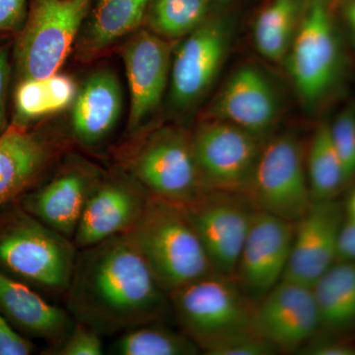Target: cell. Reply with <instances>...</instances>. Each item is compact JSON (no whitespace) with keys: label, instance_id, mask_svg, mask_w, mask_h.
<instances>
[{"label":"cell","instance_id":"14","mask_svg":"<svg viewBox=\"0 0 355 355\" xmlns=\"http://www.w3.org/2000/svg\"><path fill=\"white\" fill-rule=\"evenodd\" d=\"M149 197L150 193L132 177L99 181L86 202L72 239L77 249L130 232L141 218Z\"/></svg>","mask_w":355,"mask_h":355},{"label":"cell","instance_id":"16","mask_svg":"<svg viewBox=\"0 0 355 355\" xmlns=\"http://www.w3.org/2000/svg\"><path fill=\"white\" fill-rule=\"evenodd\" d=\"M279 111V99L270 79L258 67L245 64L222 86L209 118L227 121L265 139Z\"/></svg>","mask_w":355,"mask_h":355},{"label":"cell","instance_id":"38","mask_svg":"<svg viewBox=\"0 0 355 355\" xmlns=\"http://www.w3.org/2000/svg\"><path fill=\"white\" fill-rule=\"evenodd\" d=\"M347 216L355 218V190L349 196L347 203Z\"/></svg>","mask_w":355,"mask_h":355},{"label":"cell","instance_id":"37","mask_svg":"<svg viewBox=\"0 0 355 355\" xmlns=\"http://www.w3.org/2000/svg\"><path fill=\"white\" fill-rule=\"evenodd\" d=\"M345 18L355 39V0H350L345 8Z\"/></svg>","mask_w":355,"mask_h":355},{"label":"cell","instance_id":"33","mask_svg":"<svg viewBox=\"0 0 355 355\" xmlns=\"http://www.w3.org/2000/svg\"><path fill=\"white\" fill-rule=\"evenodd\" d=\"M27 18V0H0V32L20 31Z\"/></svg>","mask_w":355,"mask_h":355},{"label":"cell","instance_id":"22","mask_svg":"<svg viewBox=\"0 0 355 355\" xmlns=\"http://www.w3.org/2000/svg\"><path fill=\"white\" fill-rule=\"evenodd\" d=\"M151 0H95L83 51L94 55L135 32L146 19Z\"/></svg>","mask_w":355,"mask_h":355},{"label":"cell","instance_id":"29","mask_svg":"<svg viewBox=\"0 0 355 355\" xmlns=\"http://www.w3.org/2000/svg\"><path fill=\"white\" fill-rule=\"evenodd\" d=\"M277 350L256 329H250L218 338L202 352L209 355H272Z\"/></svg>","mask_w":355,"mask_h":355},{"label":"cell","instance_id":"20","mask_svg":"<svg viewBox=\"0 0 355 355\" xmlns=\"http://www.w3.org/2000/svg\"><path fill=\"white\" fill-rule=\"evenodd\" d=\"M123 107L121 84L109 70L92 74L76 96L72 110L74 137L85 146L101 142L116 125Z\"/></svg>","mask_w":355,"mask_h":355},{"label":"cell","instance_id":"13","mask_svg":"<svg viewBox=\"0 0 355 355\" xmlns=\"http://www.w3.org/2000/svg\"><path fill=\"white\" fill-rule=\"evenodd\" d=\"M253 323L277 349H300L322 329L312 286L282 279L254 303Z\"/></svg>","mask_w":355,"mask_h":355},{"label":"cell","instance_id":"34","mask_svg":"<svg viewBox=\"0 0 355 355\" xmlns=\"http://www.w3.org/2000/svg\"><path fill=\"white\" fill-rule=\"evenodd\" d=\"M309 355H355V345L342 340H320L303 345L299 352Z\"/></svg>","mask_w":355,"mask_h":355},{"label":"cell","instance_id":"36","mask_svg":"<svg viewBox=\"0 0 355 355\" xmlns=\"http://www.w3.org/2000/svg\"><path fill=\"white\" fill-rule=\"evenodd\" d=\"M9 77H10V64H9L8 51L6 49H0V135L7 130L6 103Z\"/></svg>","mask_w":355,"mask_h":355},{"label":"cell","instance_id":"26","mask_svg":"<svg viewBox=\"0 0 355 355\" xmlns=\"http://www.w3.org/2000/svg\"><path fill=\"white\" fill-rule=\"evenodd\" d=\"M298 0H273L257 18L254 41L266 60L286 58L298 27Z\"/></svg>","mask_w":355,"mask_h":355},{"label":"cell","instance_id":"32","mask_svg":"<svg viewBox=\"0 0 355 355\" xmlns=\"http://www.w3.org/2000/svg\"><path fill=\"white\" fill-rule=\"evenodd\" d=\"M33 345L17 333L0 312V355H28Z\"/></svg>","mask_w":355,"mask_h":355},{"label":"cell","instance_id":"21","mask_svg":"<svg viewBox=\"0 0 355 355\" xmlns=\"http://www.w3.org/2000/svg\"><path fill=\"white\" fill-rule=\"evenodd\" d=\"M51 147L23 128L0 135V207L25 190L50 164Z\"/></svg>","mask_w":355,"mask_h":355},{"label":"cell","instance_id":"25","mask_svg":"<svg viewBox=\"0 0 355 355\" xmlns=\"http://www.w3.org/2000/svg\"><path fill=\"white\" fill-rule=\"evenodd\" d=\"M305 160L312 200H334L349 186L331 140L329 123L317 128Z\"/></svg>","mask_w":355,"mask_h":355},{"label":"cell","instance_id":"4","mask_svg":"<svg viewBox=\"0 0 355 355\" xmlns=\"http://www.w3.org/2000/svg\"><path fill=\"white\" fill-rule=\"evenodd\" d=\"M78 249L35 216H17L0 230V265L40 289L65 295Z\"/></svg>","mask_w":355,"mask_h":355},{"label":"cell","instance_id":"24","mask_svg":"<svg viewBox=\"0 0 355 355\" xmlns=\"http://www.w3.org/2000/svg\"><path fill=\"white\" fill-rule=\"evenodd\" d=\"M76 96V84L64 74L21 80L15 96L18 121L21 125L62 111L73 104Z\"/></svg>","mask_w":355,"mask_h":355},{"label":"cell","instance_id":"6","mask_svg":"<svg viewBox=\"0 0 355 355\" xmlns=\"http://www.w3.org/2000/svg\"><path fill=\"white\" fill-rule=\"evenodd\" d=\"M90 9V0H33L16 43L21 80L58 73Z\"/></svg>","mask_w":355,"mask_h":355},{"label":"cell","instance_id":"12","mask_svg":"<svg viewBox=\"0 0 355 355\" xmlns=\"http://www.w3.org/2000/svg\"><path fill=\"white\" fill-rule=\"evenodd\" d=\"M230 34L225 21L207 17L180 44L170 73L175 108H190L209 90L227 55Z\"/></svg>","mask_w":355,"mask_h":355},{"label":"cell","instance_id":"11","mask_svg":"<svg viewBox=\"0 0 355 355\" xmlns=\"http://www.w3.org/2000/svg\"><path fill=\"white\" fill-rule=\"evenodd\" d=\"M295 222L257 210L236 266L234 279L253 301H260L284 277Z\"/></svg>","mask_w":355,"mask_h":355},{"label":"cell","instance_id":"23","mask_svg":"<svg viewBox=\"0 0 355 355\" xmlns=\"http://www.w3.org/2000/svg\"><path fill=\"white\" fill-rule=\"evenodd\" d=\"M321 328L331 331L355 327V263L338 261L312 286Z\"/></svg>","mask_w":355,"mask_h":355},{"label":"cell","instance_id":"19","mask_svg":"<svg viewBox=\"0 0 355 355\" xmlns=\"http://www.w3.org/2000/svg\"><path fill=\"white\" fill-rule=\"evenodd\" d=\"M0 312L21 330L46 340L53 352L64 343L76 324L69 312L51 304L24 282L2 272Z\"/></svg>","mask_w":355,"mask_h":355},{"label":"cell","instance_id":"31","mask_svg":"<svg viewBox=\"0 0 355 355\" xmlns=\"http://www.w3.org/2000/svg\"><path fill=\"white\" fill-rule=\"evenodd\" d=\"M102 336L87 324L76 321L73 328L64 343L53 350L55 355L103 354Z\"/></svg>","mask_w":355,"mask_h":355},{"label":"cell","instance_id":"28","mask_svg":"<svg viewBox=\"0 0 355 355\" xmlns=\"http://www.w3.org/2000/svg\"><path fill=\"white\" fill-rule=\"evenodd\" d=\"M212 0H151L146 14L150 31L161 38L188 36L207 20Z\"/></svg>","mask_w":355,"mask_h":355},{"label":"cell","instance_id":"7","mask_svg":"<svg viewBox=\"0 0 355 355\" xmlns=\"http://www.w3.org/2000/svg\"><path fill=\"white\" fill-rule=\"evenodd\" d=\"M305 158L300 141L291 133L266 140L245 197L257 210L299 220L313 202Z\"/></svg>","mask_w":355,"mask_h":355},{"label":"cell","instance_id":"27","mask_svg":"<svg viewBox=\"0 0 355 355\" xmlns=\"http://www.w3.org/2000/svg\"><path fill=\"white\" fill-rule=\"evenodd\" d=\"M112 350L119 355H195L200 352L183 331L171 330L157 322L123 331Z\"/></svg>","mask_w":355,"mask_h":355},{"label":"cell","instance_id":"10","mask_svg":"<svg viewBox=\"0 0 355 355\" xmlns=\"http://www.w3.org/2000/svg\"><path fill=\"white\" fill-rule=\"evenodd\" d=\"M184 205L214 272L234 279L257 209L242 193L214 190Z\"/></svg>","mask_w":355,"mask_h":355},{"label":"cell","instance_id":"1","mask_svg":"<svg viewBox=\"0 0 355 355\" xmlns=\"http://www.w3.org/2000/svg\"><path fill=\"white\" fill-rule=\"evenodd\" d=\"M64 296L74 320L102 336L160 321L172 312L169 295L128 233L78 250Z\"/></svg>","mask_w":355,"mask_h":355},{"label":"cell","instance_id":"30","mask_svg":"<svg viewBox=\"0 0 355 355\" xmlns=\"http://www.w3.org/2000/svg\"><path fill=\"white\" fill-rule=\"evenodd\" d=\"M329 128L349 184L355 180V110H343L333 123H329Z\"/></svg>","mask_w":355,"mask_h":355},{"label":"cell","instance_id":"8","mask_svg":"<svg viewBox=\"0 0 355 355\" xmlns=\"http://www.w3.org/2000/svg\"><path fill=\"white\" fill-rule=\"evenodd\" d=\"M130 176L150 195L186 203L207 191L198 171L191 137L164 128L153 133L132 154Z\"/></svg>","mask_w":355,"mask_h":355},{"label":"cell","instance_id":"2","mask_svg":"<svg viewBox=\"0 0 355 355\" xmlns=\"http://www.w3.org/2000/svg\"><path fill=\"white\" fill-rule=\"evenodd\" d=\"M128 234L168 295L216 272L182 203L150 195L139 223Z\"/></svg>","mask_w":355,"mask_h":355},{"label":"cell","instance_id":"5","mask_svg":"<svg viewBox=\"0 0 355 355\" xmlns=\"http://www.w3.org/2000/svg\"><path fill=\"white\" fill-rule=\"evenodd\" d=\"M299 97L317 106L334 92L343 69L340 36L324 0H309L286 55Z\"/></svg>","mask_w":355,"mask_h":355},{"label":"cell","instance_id":"17","mask_svg":"<svg viewBox=\"0 0 355 355\" xmlns=\"http://www.w3.org/2000/svg\"><path fill=\"white\" fill-rule=\"evenodd\" d=\"M171 46L153 32H139L123 50L130 87L128 127L135 130L155 111L171 73Z\"/></svg>","mask_w":355,"mask_h":355},{"label":"cell","instance_id":"3","mask_svg":"<svg viewBox=\"0 0 355 355\" xmlns=\"http://www.w3.org/2000/svg\"><path fill=\"white\" fill-rule=\"evenodd\" d=\"M170 304L184 335L202 352L209 343L254 328V303L232 277L211 272L169 294Z\"/></svg>","mask_w":355,"mask_h":355},{"label":"cell","instance_id":"15","mask_svg":"<svg viewBox=\"0 0 355 355\" xmlns=\"http://www.w3.org/2000/svg\"><path fill=\"white\" fill-rule=\"evenodd\" d=\"M345 214L334 200H313L295 222L291 253L282 279L312 286L336 261Z\"/></svg>","mask_w":355,"mask_h":355},{"label":"cell","instance_id":"18","mask_svg":"<svg viewBox=\"0 0 355 355\" xmlns=\"http://www.w3.org/2000/svg\"><path fill=\"white\" fill-rule=\"evenodd\" d=\"M97 175L83 166H71L53 177L27 200L33 216L73 239L91 193L99 183Z\"/></svg>","mask_w":355,"mask_h":355},{"label":"cell","instance_id":"35","mask_svg":"<svg viewBox=\"0 0 355 355\" xmlns=\"http://www.w3.org/2000/svg\"><path fill=\"white\" fill-rule=\"evenodd\" d=\"M355 263V218L345 216L340 228L336 261Z\"/></svg>","mask_w":355,"mask_h":355},{"label":"cell","instance_id":"9","mask_svg":"<svg viewBox=\"0 0 355 355\" xmlns=\"http://www.w3.org/2000/svg\"><path fill=\"white\" fill-rule=\"evenodd\" d=\"M265 141L227 121L200 123L191 144L205 189L244 195Z\"/></svg>","mask_w":355,"mask_h":355}]
</instances>
